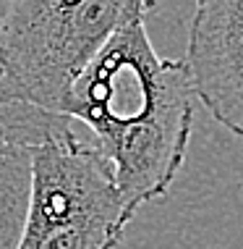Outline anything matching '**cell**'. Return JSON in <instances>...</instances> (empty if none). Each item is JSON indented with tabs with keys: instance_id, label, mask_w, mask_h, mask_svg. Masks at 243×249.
Instances as JSON below:
<instances>
[{
	"instance_id": "3",
	"label": "cell",
	"mask_w": 243,
	"mask_h": 249,
	"mask_svg": "<svg viewBox=\"0 0 243 249\" xmlns=\"http://www.w3.org/2000/svg\"><path fill=\"white\" fill-rule=\"evenodd\" d=\"M29 202L16 249H115L136 210L113 168L76 131L29 152Z\"/></svg>"
},
{
	"instance_id": "1",
	"label": "cell",
	"mask_w": 243,
	"mask_h": 249,
	"mask_svg": "<svg viewBox=\"0 0 243 249\" xmlns=\"http://www.w3.org/2000/svg\"><path fill=\"white\" fill-rule=\"evenodd\" d=\"M157 5L120 24L71 87L60 116L89 126L133 210L165 197L183 168L196 97L183 60L160 58L146 18Z\"/></svg>"
},
{
	"instance_id": "7",
	"label": "cell",
	"mask_w": 243,
	"mask_h": 249,
	"mask_svg": "<svg viewBox=\"0 0 243 249\" xmlns=\"http://www.w3.org/2000/svg\"><path fill=\"white\" fill-rule=\"evenodd\" d=\"M5 8H8V0H0V18H3V13H5Z\"/></svg>"
},
{
	"instance_id": "2",
	"label": "cell",
	"mask_w": 243,
	"mask_h": 249,
	"mask_svg": "<svg viewBox=\"0 0 243 249\" xmlns=\"http://www.w3.org/2000/svg\"><path fill=\"white\" fill-rule=\"evenodd\" d=\"M149 5L154 3L8 0L0 18V95L60 116L71 87L110 35Z\"/></svg>"
},
{
	"instance_id": "6",
	"label": "cell",
	"mask_w": 243,
	"mask_h": 249,
	"mask_svg": "<svg viewBox=\"0 0 243 249\" xmlns=\"http://www.w3.org/2000/svg\"><path fill=\"white\" fill-rule=\"evenodd\" d=\"M29 155L0 152V249H16L29 202Z\"/></svg>"
},
{
	"instance_id": "4",
	"label": "cell",
	"mask_w": 243,
	"mask_h": 249,
	"mask_svg": "<svg viewBox=\"0 0 243 249\" xmlns=\"http://www.w3.org/2000/svg\"><path fill=\"white\" fill-rule=\"evenodd\" d=\"M183 63L194 97L243 137V0L196 3Z\"/></svg>"
},
{
	"instance_id": "5",
	"label": "cell",
	"mask_w": 243,
	"mask_h": 249,
	"mask_svg": "<svg viewBox=\"0 0 243 249\" xmlns=\"http://www.w3.org/2000/svg\"><path fill=\"white\" fill-rule=\"evenodd\" d=\"M73 131V124L63 116L37 110L0 95V152L29 155L52 139Z\"/></svg>"
}]
</instances>
